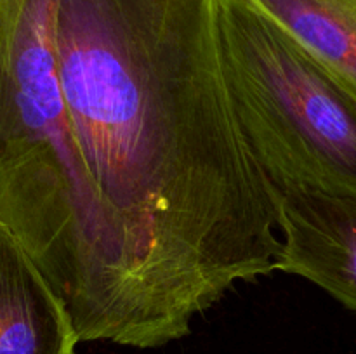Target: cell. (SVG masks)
<instances>
[{
    "label": "cell",
    "instance_id": "cell-1",
    "mask_svg": "<svg viewBox=\"0 0 356 354\" xmlns=\"http://www.w3.org/2000/svg\"><path fill=\"white\" fill-rule=\"evenodd\" d=\"M72 130L124 255L145 349L275 273L273 184L242 130L214 0H56Z\"/></svg>",
    "mask_w": 356,
    "mask_h": 354
},
{
    "label": "cell",
    "instance_id": "cell-2",
    "mask_svg": "<svg viewBox=\"0 0 356 354\" xmlns=\"http://www.w3.org/2000/svg\"><path fill=\"white\" fill-rule=\"evenodd\" d=\"M56 0H0V221L65 301L80 342L145 349L124 255L72 130Z\"/></svg>",
    "mask_w": 356,
    "mask_h": 354
},
{
    "label": "cell",
    "instance_id": "cell-3",
    "mask_svg": "<svg viewBox=\"0 0 356 354\" xmlns=\"http://www.w3.org/2000/svg\"><path fill=\"white\" fill-rule=\"evenodd\" d=\"M242 130L275 187L356 198V90L254 0H214Z\"/></svg>",
    "mask_w": 356,
    "mask_h": 354
},
{
    "label": "cell",
    "instance_id": "cell-4",
    "mask_svg": "<svg viewBox=\"0 0 356 354\" xmlns=\"http://www.w3.org/2000/svg\"><path fill=\"white\" fill-rule=\"evenodd\" d=\"M277 271L312 281L356 311V198L275 187Z\"/></svg>",
    "mask_w": 356,
    "mask_h": 354
},
{
    "label": "cell",
    "instance_id": "cell-5",
    "mask_svg": "<svg viewBox=\"0 0 356 354\" xmlns=\"http://www.w3.org/2000/svg\"><path fill=\"white\" fill-rule=\"evenodd\" d=\"M76 344L65 301L0 221V354H75Z\"/></svg>",
    "mask_w": 356,
    "mask_h": 354
},
{
    "label": "cell",
    "instance_id": "cell-6",
    "mask_svg": "<svg viewBox=\"0 0 356 354\" xmlns=\"http://www.w3.org/2000/svg\"><path fill=\"white\" fill-rule=\"evenodd\" d=\"M356 90V0H254Z\"/></svg>",
    "mask_w": 356,
    "mask_h": 354
}]
</instances>
